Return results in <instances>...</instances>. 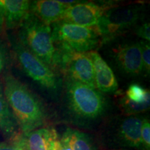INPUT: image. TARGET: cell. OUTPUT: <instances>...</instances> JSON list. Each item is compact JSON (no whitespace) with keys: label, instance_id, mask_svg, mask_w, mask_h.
Here are the masks:
<instances>
[{"label":"cell","instance_id":"obj_16","mask_svg":"<svg viewBox=\"0 0 150 150\" xmlns=\"http://www.w3.org/2000/svg\"><path fill=\"white\" fill-rule=\"evenodd\" d=\"M61 138L72 150H96L91 138L85 133L76 129H66Z\"/></svg>","mask_w":150,"mask_h":150},{"label":"cell","instance_id":"obj_24","mask_svg":"<svg viewBox=\"0 0 150 150\" xmlns=\"http://www.w3.org/2000/svg\"><path fill=\"white\" fill-rule=\"evenodd\" d=\"M54 150H72L67 144L61 138H59L55 143Z\"/></svg>","mask_w":150,"mask_h":150},{"label":"cell","instance_id":"obj_20","mask_svg":"<svg viewBox=\"0 0 150 150\" xmlns=\"http://www.w3.org/2000/svg\"><path fill=\"white\" fill-rule=\"evenodd\" d=\"M141 140L143 150L150 149V123L149 120L144 117L141 127Z\"/></svg>","mask_w":150,"mask_h":150},{"label":"cell","instance_id":"obj_1","mask_svg":"<svg viewBox=\"0 0 150 150\" xmlns=\"http://www.w3.org/2000/svg\"><path fill=\"white\" fill-rule=\"evenodd\" d=\"M3 82L4 95L21 134L42 127L47 115L40 98L12 74H6Z\"/></svg>","mask_w":150,"mask_h":150},{"label":"cell","instance_id":"obj_25","mask_svg":"<svg viewBox=\"0 0 150 150\" xmlns=\"http://www.w3.org/2000/svg\"><path fill=\"white\" fill-rule=\"evenodd\" d=\"M4 26V16L2 8L0 6V32L2 31Z\"/></svg>","mask_w":150,"mask_h":150},{"label":"cell","instance_id":"obj_3","mask_svg":"<svg viewBox=\"0 0 150 150\" xmlns=\"http://www.w3.org/2000/svg\"><path fill=\"white\" fill-rule=\"evenodd\" d=\"M18 29V42L55 71L59 50L54 43L51 26L42 23L31 13Z\"/></svg>","mask_w":150,"mask_h":150},{"label":"cell","instance_id":"obj_19","mask_svg":"<svg viewBox=\"0 0 150 150\" xmlns=\"http://www.w3.org/2000/svg\"><path fill=\"white\" fill-rule=\"evenodd\" d=\"M141 47V55L142 65H143V73L145 75L149 76L150 72V46L149 42L147 41H140Z\"/></svg>","mask_w":150,"mask_h":150},{"label":"cell","instance_id":"obj_5","mask_svg":"<svg viewBox=\"0 0 150 150\" xmlns=\"http://www.w3.org/2000/svg\"><path fill=\"white\" fill-rule=\"evenodd\" d=\"M15 57L23 72L41 88L56 95L61 87V81L55 71L31 53L20 42L13 43Z\"/></svg>","mask_w":150,"mask_h":150},{"label":"cell","instance_id":"obj_15","mask_svg":"<svg viewBox=\"0 0 150 150\" xmlns=\"http://www.w3.org/2000/svg\"><path fill=\"white\" fill-rule=\"evenodd\" d=\"M14 115L9 108L4 95L3 88L0 87V131L8 140H13L20 134Z\"/></svg>","mask_w":150,"mask_h":150},{"label":"cell","instance_id":"obj_17","mask_svg":"<svg viewBox=\"0 0 150 150\" xmlns=\"http://www.w3.org/2000/svg\"><path fill=\"white\" fill-rule=\"evenodd\" d=\"M125 97L136 104L149 103V92L139 84L133 83L129 86Z\"/></svg>","mask_w":150,"mask_h":150},{"label":"cell","instance_id":"obj_4","mask_svg":"<svg viewBox=\"0 0 150 150\" xmlns=\"http://www.w3.org/2000/svg\"><path fill=\"white\" fill-rule=\"evenodd\" d=\"M57 50L86 53L94 51L102 41L96 27H86L59 20L51 25Z\"/></svg>","mask_w":150,"mask_h":150},{"label":"cell","instance_id":"obj_23","mask_svg":"<svg viewBox=\"0 0 150 150\" xmlns=\"http://www.w3.org/2000/svg\"><path fill=\"white\" fill-rule=\"evenodd\" d=\"M18 136L9 142H0V150H24L18 139Z\"/></svg>","mask_w":150,"mask_h":150},{"label":"cell","instance_id":"obj_9","mask_svg":"<svg viewBox=\"0 0 150 150\" xmlns=\"http://www.w3.org/2000/svg\"><path fill=\"white\" fill-rule=\"evenodd\" d=\"M116 66L123 74L131 77L144 74L140 42H127L117 45L112 51Z\"/></svg>","mask_w":150,"mask_h":150},{"label":"cell","instance_id":"obj_26","mask_svg":"<svg viewBox=\"0 0 150 150\" xmlns=\"http://www.w3.org/2000/svg\"><path fill=\"white\" fill-rule=\"evenodd\" d=\"M114 150H123V149H114Z\"/></svg>","mask_w":150,"mask_h":150},{"label":"cell","instance_id":"obj_18","mask_svg":"<svg viewBox=\"0 0 150 150\" xmlns=\"http://www.w3.org/2000/svg\"><path fill=\"white\" fill-rule=\"evenodd\" d=\"M120 104L124 111L129 115H138V114L146 111L149 108V103L136 104V103L131 102L125 96L122 98Z\"/></svg>","mask_w":150,"mask_h":150},{"label":"cell","instance_id":"obj_11","mask_svg":"<svg viewBox=\"0 0 150 150\" xmlns=\"http://www.w3.org/2000/svg\"><path fill=\"white\" fill-rule=\"evenodd\" d=\"M18 139L24 150H54L59 136L52 127H40L27 134H21Z\"/></svg>","mask_w":150,"mask_h":150},{"label":"cell","instance_id":"obj_10","mask_svg":"<svg viewBox=\"0 0 150 150\" xmlns=\"http://www.w3.org/2000/svg\"><path fill=\"white\" fill-rule=\"evenodd\" d=\"M109 6L93 2L76 3L70 5L60 20L86 27H96Z\"/></svg>","mask_w":150,"mask_h":150},{"label":"cell","instance_id":"obj_6","mask_svg":"<svg viewBox=\"0 0 150 150\" xmlns=\"http://www.w3.org/2000/svg\"><path fill=\"white\" fill-rule=\"evenodd\" d=\"M142 6L132 4L108 7L96 27L102 41H107L136 27Z\"/></svg>","mask_w":150,"mask_h":150},{"label":"cell","instance_id":"obj_2","mask_svg":"<svg viewBox=\"0 0 150 150\" xmlns=\"http://www.w3.org/2000/svg\"><path fill=\"white\" fill-rule=\"evenodd\" d=\"M65 106L74 120L91 122L103 117L108 102L95 88L68 79L65 82Z\"/></svg>","mask_w":150,"mask_h":150},{"label":"cell","instance_id":"obj_22","mask_svg":"<svg viewBox=\"0 0 150 150\" xmlns=\"http://www.w3.org/2000/svg\"><path fill=\"white\" fill-rule=\"evenodd\" d=\"M150 26L149 22H145L136 27V33L138 37L145 40V41H150Z\"/></svg>","mask_w":150,"mask_h":150},{"label":"cell","instance_id":"obj_14","mask_svg":"<svg viewBox=\"0 0 150 150\" xmlns=\"http://www.w3.org/2000/svg\"><path fill=\"white\" fill-rule=\"evenodd\" d=\"M30 4L28 0H0L6 29H18L22 25L31 13Z\"/></svg>","mask_w":150,"mask_h":150},{"label":"cell","instance_id":"obj_8","mask_svg":"<svg viewBox=\"0 0 150 150\" xmlns=\"http://www.w3.org/2000/svg\"><path fill=\"white\" fill-rule=\"evenodd\" d=\"M144 117L129 115L114 122L108 130V141L120 147L143 150L141 127Z\"/></svg>","mask_w":150,"mask_h":150},{"label":"cell","instance_id":"obj_12","mask_svg":"<svg viewBox=\"0 0 150 150\" xmlns=\"http://www.w3.org/2000/svg\"><path fill=\"white\" fill-rule=\"evenodd\" d=\"M88 53L93 62L96 88L101 93H115L118 89V83L109 65L95 50Z\"/></svg>","mask_w":150,"mask_h":150},{"label":"cell","instance_id":"obj_13","mask_svg":"<svg viewBox=\"0 0 150 150\" xmlns=\"http://www.w3.org/2000/svg\"><path fill=\"white\" fill-rule=\"evenodd\" d=\"M70 6L67 1L37 0L31 1L30 11L42 23L51 26L61 20Z\"/></svg>","mask_w":150,"mask_h":150},{"label":"cell","instance_id":"obj_21","mask_svg":"<svg viewBox=\"0 0 150 150\" xmlns=\"http://www.w3.org/2000/svg\"><path fill=\"white\" fill-rule=\"evenodd\" d=\"M9 56L8 50L4 44L0 40V74L4 72L8 65Z\"/></svg>","mask_w":150,"mask_h":150},{"label":"cell","instance_id":"obj_7","mask_svg":"<svg viewBox=\"0 0 150 150\" xmlns=\"http://www.w3.org/2000/svg\"><path fill=\"white\" fill-rule=\"evenodd\" d=\"M57 69L63 72L65 79L96 88L93 62L88 52L80 53L59 50Z\"/></svg>","mask_w":150,"mask_h":150}]
</instances>
